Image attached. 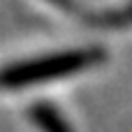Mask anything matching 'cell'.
Here are the masks:
<instances>
[{"label": "cell", "instance_id": "1", "mask_svg": "<svg viewBox=\"0 0 132 132\" xmlns=\"http://www.w3.org/2000/svg\"><path fill=\"white\" fill-rule=\"evenodd\" d=\"M97 58H100L97 51L77 49V51L51 53L35 60L14 63L0 70V88H23V86H35V84L53 81L60 77H70L72 72H79L93 65Z\"/></svg>", "mask_w": 132, "mask_h": 132}, {"label": "cell", "instance_id": "2", "mask_svg": "<svg viewBox=\"0 0 132 132\" xmlns=\"http://www.w3.org/2000/svg\"><path fill=\"white\" fill-rule=\"evenodd\" d=\"M32 111H35L32 114L35 123L39 128H44V132H67V130H63V121L56 116V111L51 107H37Z\"/></svg>", "mask_w": 132, "mask_h": 132}]
</instances>
